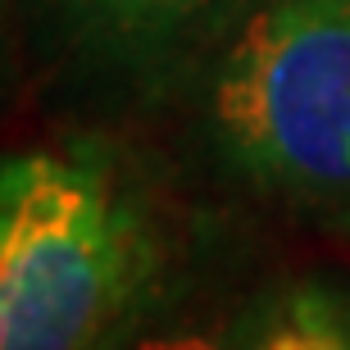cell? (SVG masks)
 <instances>
[{
    "label": "cell",
    "instance_id": "obj_4",
    "mask_svg": "<svg viewBox=\"0 0 350 350\" xmlns=\"http://www.w3.org/2000/svg\"><path fill=\"white\" fill-rule=\"evenodd\" d=\"M264 305H223V300L178 296L169 282H159L91 350H255Z\"/></svg>",
    "mask_w": 350,
    "mask_h": 350
},
{
    "label": "cell",
    "instance_id": "obj_6",
    "mask_svg": "<svg viewBox=\"0 0 350 350\" xmlns=\"http://www.w3.org/2000/svg\"><path fill=\"white\" fill-rule=\"evenodd\" d=\"M10 64V0H0V73Z\"/></svg>",
    "mask_w": 350,
    "mask_h": 350
},
{
    "label": "cell",
    "instance_id": "obj_5",
    "mask_svg": "<svg viewBox=\"0 0 350 350\" xmlns=\"http://www.w3.org/2000/svg\"><path fill=\"white\" fill-rule=\"evenodd\" d=\"M255 350H350V291L296 286L273 296Z\"/></svg>",
    "mask_w": 350,
    "mask_h": 350
},
{
    "label": "cell",
    "instance_id": "obj_3",
    "mask_svg": "<svg viewBox=\"0 0 350 350\" xmlns=\"http://www.w3.org/2000/svg\"><path fill=\"white\" fill-rule=\"evenodd\" d=\"M246 10L250 0H37L64 51L137 78L191 55Z\"/></svg>",
    "mask_w": 350,
    "mask_h": 350
},
{
    "label": "cell",
    "instance_id": "obj_1",
    "mask_svg": "<svg viewBox=\"0 0 350 350\" xmlns=\"http://www.w3.org/2000/svg\"><path fill=\"white\" fill-rule=\"evenodd\" d=\"M159 269L146 191L105 146L0 155V350H91Z\"/></svg>",
    "mask_w": 350,
    "mask_h": 350
},
{
    "label": "cell",
    "instance_id": "obj_2",
    "mask_svg": "<svg viewBox=\"0 0 350 350\" xmlns=\"http://www.w3.org/2000/svg\"><path fill=\"white\" fill-rule=\"evenodd\" d=\"M205 114L241 182L350 228V0H255L223 41Z\"/></svg>",
    "mask_w": 350,
    "mask_h": 350
}]
</instances>
